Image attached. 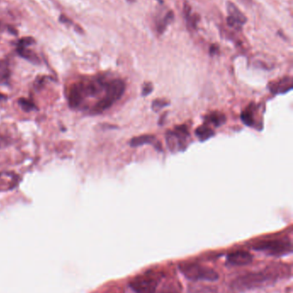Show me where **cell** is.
<instances>
[{"instance_id":"cell-13","label":"cell","mask_w":293,"mask_h":293,"mask_svg":"<svg viewBox=\"0 0 293 293\" xmlns=\"http://www.w3.org/2000/svg\"><path fill=\"white\" fill-rule=\"evenodd\" d=\"M154 141H155V137L152 135H140L138 137L131 139L130 145L132 148H135V147H139V146L145 145V144H151Z\"/></svg>"},{"instance_id":"cell-25","label":"cell","mask_w":293,"mask_h":293,"mask_svg":"<svg viewBox=\"0 0 293 293\" xmlns=\"http://www.w3.org/2000/svg\"><path fill=\"white\" fill-rule=\"evenodd\" d=\"M6 100V96L5 95H3V94H1L0 93V101H5Z\"/></svg>"},{"instance_id":"cell-15","label":"cell","mask_w":293,"mask_h":293,"mask_svg":"<svg viewBox=\"0 0 293 293\" xmlns=\"http://www.w3.org/2000/svg\"><path fill=\"white\" fill-rule=\"evenodd\" d=\"M18 105L20 106V107L25 111H34L36 109L35 105L34 104V102L28 100L26 98H20L18 100Z\"/></svg>"},{"instance_id":"cell-1","label":"cell","mask_w":293,"mask_h":293,"mask_svg":"<svg viewBox=\"0 0 293 293\" xmlns=\"http://www.w3.org/2000/svg\"><path fill=\"white\" fill-rule=\"evenodd\" d=\"M292 275L291 266L286 264H272L263 269L244 273L231 281L230 288L235 292H246L269 287Z\"/></svg>"},{"instance_id":"cell-21","label":"cell","mask_w":293,"mask_h":293,"mask_svg":"<svg viewBox=\"0 0 293 293\" xmlns=\"http://www.w3.org/2000/svg\"><path fill=\"white\" fill-rule=\"evenodd\" d=\"M35 43L34 38L24 37L18 41L17 43V47H23V48H29L31 45Z\"/></svg>"},{"instance_id":"cell-17","label":"cell","mask_w":293,"mask_h":293,"mask_svg":"<svg viewBox=\"0 0 293 293\" xmlns=\"http://www.w3.org/2000/svg\"><path fill=\"white\" fill-rule=\"evenodd\" d=\"M225 119H226L225 116L219 114V113H212L206 118V120L210 122L212 125H215L216 127H219L220 125H223L224 122H225Z\"/></svg>"},{"instance_id":"cell-12","label":"cell","mask_w":293,"mask_h":293,"mask_svg":"<svg viewBox=\"0 0 293 293\" xmlns=\"http://www.w3.org/2000/svg\"><path fill=\"white\" fill-rule=\"evenodd\" d=\"M10 78V65L8 61L0 60V84H8Z\"/></svg>"},{"instance_id":"cell-8","label":"cell","mask_w":293,"mask_h":293,"mask_svg":"<svg viewBox=\"0 0 293 293\" xmlns=\"http://www.w3.org/2000/svg\"><path fill=\"white\" fill-rule=\"evenodd\" d=\"M227 11H228L227 24H228L229 27H235L236 29H240L246 23L245 16L231 2L227 3Z\"/></svg>"},{"instance_id":"cell-10","label":"cell","mask_w":293,"mask_h":293,"mask_svg":"<svg viewBox=\"0 0 293 293\" xmlns=\"http://www.w3.org/2000/svg\"><path fill=\"white\" fill-rule=\"evenodd\" d=\"M17 53L19 56L26 59V60L30 61L31 63L34 64H39L41 63L40 58L38 57L37 55L34 53L33 51L28 49V48H23V47H17Z\"/></svg>"},{"instance_id":"cell-20","label":"cell","mask_w":293,"mask_h":293,"mask_svg":"<svg viewBox=\"0 0 293 293\" xmlns=\"http://www.w3.org/2000/svg\"><path fill=\"white\" fill-rule=\"evenodd\" d=\"M241 119L244 125H246L247 126H252L254 125V120H255L252 111L246 110V111H243V113L241 115Z\"/></svg>"},{"instance_id":"cell-11","label":"cell","mask_w":293,"mask_h":293,"mask_svg":"<svg viewBox=\"0 0 293 293\" xmlns=\"http://www.w3.org/2000/svg\"><path fill=\"white\" fill-rule=\"evenodd\" d=\"M292 80L290 78H285L283 80H280L276 83L272 85L271 91L274 94H280V93H286L292 89Z\"/></svg>"},{"instance_id":"cell-16","label":"cell","mask_w":293,"mask_h":293,"mask_svg":"<svg viewBox=\"0 0 293 293\" xmlns=\"http://www.w3.org/2000/svg\"><path fill=\"white\" fill-rule=\"evenodd\" d=\"M191 293H218V290L215 287L198 285L195 287H192Z\"/></svg>"},{"instance_id":"cell-14","label":"cell","mask_w":293,"mask_h":293,"mask_svg":"<svg viewBox=\"0 0 293 293\" xmlns=\"http://www.w3.org/2000/svg\"><path fill=\"white\" fill-rule=\"evenodd\" d=\"M195 135L200 141H206L214 135V132L207 126H200L196 130Z\"/></svg>"},{"instance_id":"cell-2","label":"cell","mask_w":293,"mask_h":293,"mask_svg":"<svg viewBox=\"0 0 293 293\" xmlns=\"http://www.w3.org/2000/svg\"><path fill=\"white\" fill-rule=\"evenodd\" d=\"M178 269L187 280L193 282H198V281L215 282L219 280V274L217 271L212 267L204 266L198 263L186 262V263H180L178 265Z\"/></svg>"},{"instance_id":"cell-9","label":"cell","mask_w":293,"mask_h":293,"mask_svg":"<svg viewBox=\"0 0 293 293\" xmlns=\"http://www.w3.org/2000/svg\"><path fill=\"white\" fill-rule=\"evenodd\" d=\"M84 101V99L82 95L81 90L79 88L78 82L71 85L68 92V104L70 106V107L77 109L83 104Z\"/></svg>"},{"instance_id":"cell-23","label":"cell","mask_w":293,"mask_h":293,"mask_svg":"<svg viewBox=\"0 0 293 293\" xmlns=\"http://www.w3.org/2000/svg\"><path fill=\"white\" fill-rule=\"evenodd\" d=\"M152 90H153V86H152V83H150V82L145 83L143 86V88H142V95L145 97V96L150 95Z\"/></svg>"},{"instance_id":"cell-3","label":"cell","mask_w":293,"mask_h":293,"mask_svg":"<svg viewBox=\"0 0 293 293\" xmlns=\"http://www.w3.org/2000/svg\"><path fill=\"white\" fill-rule=\"evenodd\" d=\"M125 83L120 79H114L106 82L105 84V95L101 100L98 101L93 107V111L100 113L111 107L114 103L122 97L125 92Z\"/></svg>"},{"instance_id":"cell-6","label":"cell","mask_w":293,"mask_h":293,"mask_svg":"<svg viewBox=\"0 0 293 293\" xmlns=\"http://www.w3.org/2000/svg\"><path fill=\"white\" fill-rule=\"evenodd\" d=\"M189 134L185 126H179L174 132H168L166 142L172 152L182 151L186 147L185 142L189 138Z\"/></svg>"},{"instance_id":"cell-7","label":"cell","mask_w":293,"mask_h":293,"mask_svg":"<svg viewBox=\"0 0 293 293\" xmlns=\"http://www.w3.org/2000/svg\"><path fill=\"white\" fill-rule=\"evenodd\" d=\"M253 259L254 256L249 251L236 250L227 255L226 265L230 266H247L253 263Z\"/></svg>"},{"instance_id":"cell-22","label":"cell","mask_w":293,"mask_h":293,"mask_svg":"<svg viewBox=\"0 0 293 293\" xmlns=\"http://www.w3.org/2000/svg\"><path fill=\"white\" fill-rule=\"evenodd\" d=\"M167 106H168V102H166L163 100H157L152 102V109L155 111H160L161 109Z\"/></svg>"},{"instance_id":"cell-24","label":"cell","mask_w":293,"mask_h":293,"mask_svg":"<svg viewBox=\"0 0 293 293\" xmlns=\"http://www.w3.org/2000/svg\"><path fill=\"white\" fill-rule=\"evenodd\" d=\"M60 22L62 23V24H65V25H71V24H73L72 21L70 18H68L66 16H65V15H61V17H60Z\"/></svg>"},{"instance_id":"cell-19","label":"cell","mask_w":293,"mask_h":293,"mask_svg":"<svg viewBox=\"0 0 293 293\" xmlns=\"http://www.w3.org/2000/svg\"><path fill=\"white\" fill-rule=\"evenodd\" d=\"M158 293H181V289L175 284L166 283Z\"/></svg>"},{"instance_id":"cell-26","label":"cell","mask_w":293,"mask_h":293,"mask_svg":"<svg viewBox=\"0 0 293 293\" xmlns=\"http://www.w3.org/2000/svg\"><path fill=\"white\" fill-rule=\"evenodd\" d=\"M2 28H3V27H2V24L0 23V31L2 30Z\"/></svg>"},{"instance_id":"cell-5","label":"cell","mask_w":293,"mask_h":293,"mask_svg":"<svg viewBox=\"0 0 293 293\" xmlns=\"http://www.w3.org/2000/svg\"><path fill=\"white\" fill-rule=\"evenodd\" d=\"M163 277V273H143L131 280L129 288L132 293H156Z\"/></svg>"},{"instance_id":"cell-18","label":"cell","mask_w":293,"mask_h":293,"mask_svg":"<svg viewBox=\"0 0 293 293\" xmlns=\"http://www.w3.org/2000/svg\"><path fill=\"white\" fill-rule=\"evenodd\" d=\"M173 19H174V14H173V12L172 11L168 12L165 17H163V20L158 25V31H159V33L162 34L168 24H170V22L173 21Z\"/></svg>"},{"instance_id":"cell-4","label":"cell","mask_w":293,"mask_h":293,"mask_svg":"<svg viewBox=\"0 0 293 293\" xmlns=\"http://www.w3.org/2000/svg\"><path fill=\"white\" fill-rule=\"evenodd\" d=\"M253 249L266 256L282 257L293 252V243L288 239L264 240L253 245Z\"/></svg>"}]
</instances>
